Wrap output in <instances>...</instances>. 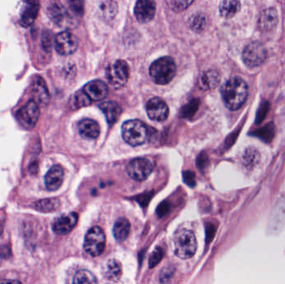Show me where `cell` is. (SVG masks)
I'll return each mask as SVG.
<instances>
[{
  "label": "cell",
  "instance_id": "6da1fadb",
  "mask_svg": "<svg viewBox=\"0 0 285 284\" xmlns=\"http://www.w3.org/2000/svg\"><path fill=\"white\" fill-rule=\"evenodd\" d=\"M248 94V85L241 78H232L221 88V96L224 103L232 111L239 110L244 104Z\"/></svg>",
  "mask_w": 285,
  "mask_h": 284
},
{
  "label": "cell",
  "instance_id": "7a4b0ae2",
  "mask_svg": "<svg viewBox=\"0 0 285 284\" xmlns=\"http://www.w3.org/2000/svg\"><path fill=\"white\" fill-rule=\"evenodd\" d=\"M175 62L171 57L159 58L150 65V75L153 81L159 85H165L170 83L175 77Z\"/></svg>",
  "mask_w": 285,
  "mask_h": 284
},
{
  "label": "cell",
  "instance_id": "3957f363",
  "mask_svg": "<svg viewBox=\"0 0 285 284\" xmlns=\"http://www.w3.org/2000/svg\"><path fill=\"white\" fill-rule=\"evenodd\" d=\"M173 248L176 255L180 259L192 258L197 250V240L194 233L185 228L177 231L173 237Z\"/></svg>",
  "mask_w": 285,
  "mask_h": 284
},
{
  "label": "cell",
  "instance_id": "277c9868",
  "mask_svg": "<svg viewBox=\"0 0 285 284\" xmlns=\"http://www.w3.org/2000/svg\"><path fill=\"white\" fill-rule=\"evenodd\" d=\"M122 136L131 146H139L147 139V127L140 120H128L122 126Z\"/></svg>",
  "mask_w": 285,
  "mask_h": 284
},
{
  "label": "cell",
  "instance_id": "5b68a950",
  "mask_svg": "<svg viewBox=\"0 0 285 284\" xmlns=\"http://www.w3.org/2000/svg\"><path fill=\"white\" fill-rule=\"evenodd\" d=\"M106 237L102 228L95 226L90 228L84 238V248L92 257L100 256L105 248Z\"/></svg>",
  "mask_w": 285,
  "mask_h": 284
},
{
  "label": "cell",
  "instance_id": "8992f818",
  "mask_svg": "<svg viewBox=\"0 0 285 284\" xmlns=\"http://www.w3.org/2000/svg\"><path fill=\"white\" fill-rule=\"evenodd\" d=\"M129 78V67L126 61L117 60L108 66L106 79L115 89L124 86Z\"/></svg>",
  "mask_w": 285,
  "mask_h": 284
},
{
  "label": "cell",
  "instance_id": "52a82bcc",
  "mask_svg": "<svg viewBox=\"0 0 285 284\" xmlns=\"http://www.w3.org/2000/svg\"><path fill=\"white\" fill-rule=\"evenodd\" d=\"M40 114V105L32 99L17 111L16 119L22 128L31 130L37 124Z\"/></svg>",
  "mask_w": 285,
  "mask_h": 284
},
{
  "label": "cell",
  "instance_id": "ba28073f",
  "mask_svg": "<svg viewBox=\"0 0 285 284\" xmlns=\"http://www.w3.org/2000/svg\"><path fill=\"white\" fill-rule=\"evenodd\" d=\"M266 58V49L260 42L250 43L243 49L242 54L243 63L250 68L260 67L264 63Z\"/></svg>",
  "mask_w": 285,
  "mask_h": 284
},
{
  "label": "cell",
  "instance_id": "9c48e42d",
  "mask_svg": "<svg viewBox=\"0 0 285 284\" xmlns=\"http://www.w3.org/2000/svg\"><path fill=\"white\" fill-rule=\"evenodd\" d=\"M154 170V165L150 159L138 158L133 159L128 164L127 172L132 180L142 182L147 180Z\"/></svg>",
  "mask_w": 285,
  "mask_h": 284
},
{
  "label": "cell",
  "instance_id": "30bf717a",
  "mask_svg": "<svg viewBox=\"0 0 285 284\" xmlns=\"http://www.w3.org/2000/svg\"><path fill=\"white\" fill-rule=\"evenodd\" d=\"M54 48L58 54L68 56L74 54L79 46V40L75 34L68 31H63L54 38Z\"/></svg>",
  "mask_w": 285,
  "mask_h": 284
},
{
  "label": "cell",
  "instance_id": "8fae6325",
  "mask_svg": "<svg viewBox=\"0 0 285 284\" xmlns=\"http://www.w3.org/2000/svg\"><path fill=\"white\" fill-rule=\"evenodd\" d=\"M40 10V0H24L19 14V23L24 28L32 25Z\"/></svg>",
  "mask_w": 285,
  "mask_h": 284
},
{
  "label": "cell",
  "instance_id": "7c38bea8",
  "mask_svg": "<svg viewBox=\"0 0 285 284\" xmlns=\"http://www.w3.org/2000/svg\"><path fill=\"white\" fill-rule=\"evenodd\" d=\"M146 111L153 121L163 122L168 116V107L166 102L160 98H153L147 102Z\"/></svg>",
  "mask_w": 285,
  "mask_h": 284
},
{
  "label": "cell",
  "instance_id": "4fadbf2b",
  "mask_svg": "<svg viewBox=\"0 0 285 284\" xmlns=\"http://www.w3.org/2000/svg\"><path fill=\"white\" fill-rule=\"evenodd\" d=\"M156 13L155 0H137L134 8V15L138 22L145 23L151 21Z\"/></svg>",
  "mask_w": 285,
  "mask_h": 284
},
{
  "label": "cell",
  "instance_id": "5bb4252c",
  "mask_svg": "<svg viewBox=\"0 0 285 284\" xmlns=\"http://www.w3.org/2000/svg\"><path fill=\"white\" fill-rule=\"evenodd\" d=\"M31 93L33 100L39 105L46 106L49 102V93L45 80L39 75H36L31 83Z\"/></svg>",
  "mask_w": 285,
  "mask_h": 284
},
{
  "label": "cell",
  "instance_id": "9a60e30c",
  "mask_svg": "<svg viewBox=\"0 0 285 284\" xmlns=\"http://www.w3.org/2000/svg\"><path fill=\"white\" fill-rule=\"evenodd\" d=\"M78 219H79V216L76 212H70L68 215L59 217V219L54 222V226H53L54 233H56L59 235L68 234L76 226Z\"/></svg>",
  "mask_w": 285,
  "mask_h": 284
},
{
  "label": "cell",
  "instance_id": "2e32d148",
  "mask_svg": "<svg viewBox=\"0 0 285 284\" xmlns=\"http://www.w3.org/2000/svg\"><path fill=\"white\" fill-rule=\"evenodd\" d=\"M87 95L92 101H101L107 97L109 88L104 82L101 80H93L84 85L83 88Z\"/></svg>",
  "mask_w": 285,
  "mask_h": 284
},
{
  "label": "cell",
  "instance_id": "e0dca14e",
  "mask_svg": "<svg viewBox=\"0 0 285 284\" xmlns=\"http://www.w3.org/2000/svg\"><path fill=\"white\" fill-rule=\"evenodd\" d=\"M64 172L61 166L54 165L45 175V186L49 191H56L63 182Z\"/></svg>",
  "mask_w": 285,
  "mask_h": 284
},
{
  "label": "cell",
  "instance_id": "ac0fdd59",
  "mask_svg": "<svg viewBox=\"0 0 285 284\" xmlns=\"http://www.w3.org/2000/svg\"><path fill=\"white\" fill-rule=\"evenodd\" d=\"M80 136L84 139H96L100 133V127L93 119H83L78 124Z\"/></svg>",
  "mask_w": 285,
  "mask_h": 284
},
{
  "label": "cell",
  "instance_id": "d6986e66",
  "mask_svg": "<svg viewBox=\"0 0 285 284\" xmlns=\"http://www.w3.org/2000/svg\"><path fill=\"white\" fill-rule=\"evenodd\" d=\"M278 21V13L274 8H269L264 10L259 19V28L262 31L268 32L275 28Z\"/></svg>",
  "mask_w": 285,
  "mask_h": 284
},
{
  "label": "cell",
  "instance_id": "ffe728a7",
  "mask_svg": "<svg viewBox=\"0 0 285 284\" xmlns=\"http://www.w3.org/2000/svg\"><path fill=\"white\" fill-rule=\"evenodd\" d=\"M99 109L103 111L105 115L107 122L110 124H114L118 121L119 117L121 115L122 110L117 102L110 101L104 102L99 104Z\"/></svg>",
  "mask_w": 285,
  "mask_h": 284
},
{
  "label": "cell",
  "instance_id": "44dd1931",
  "mask_svg": "<svg viewBox=\"0 0 285 284\" xmlns=\"http://www.w3.org/2000/svg\"><path fill=\"white\" fill-rule=\"evenodd\" d=\"M220 74L216 70H208L202 75L199 80V85L203 90H209L216 88L220 84Z\"/></svg>",
  "mask_w": 285,
  "mask_h": 284
},
{
  "label": "cell",
  "instance_id": "7402d4cb",
  "mask_svg": "<svg viewBox=\"0 0 285 284\" xmlns=\"http://www.w3.org/2000/svg\"><path fill=\"white\" fill-rule=\"evenodd\" d=\"M130 224L128 219L125 218L118 219L113 228V234L115 239L119 242H123L126 240L130 233Z\"/></svg>",
  "mask_w": 285,
  "mask_h": 284
},
{
  "label": "cell",
  "instance_id": "603a6c76",
  "mask_svg": "<svg viewBox=\"0 0 285 284\" xmlns=\"http://www.w3.org/2000/svg\"><path fill=\"white\" fill-rule=\"evenodd\" d=\"M48 16L49 19L57 25H61L64 21L66 16H67V11L63 7V5L58 2L52 3L49 5L47 10Z\"/></svg>",
  "mask_w": 285,
  "mask_h": 284
},
{
  "label": "cell",
  "instance_id": "cb8c5ba5",
  "mask_svg": "<svg viewBox=\"0 0 285 284\" xmlns=\"http://www.w3.org/2000/svg\"><path fill=\"white\" fill-rule=\"evenodd\" d=\"M239 0H223L220 5V15L225 19H231L240 10Z\"/></svg>",
  "mask_w": 285,
  "mask_h": 284
},
{
  "label": "cell",
  "instance_id": "d4e9b609",
  "mask_svg": "<svg viewBox=\"0 0 285 284\" xmlns=\"http://www.w3.org/2000/svg\"><path fill=\"white\" fill-rule=\"evenodd\" d=\"M122 275L121 264L115 259H111L106 263L104 276L110 281H118Z\"/></svg>",
  "mask_w": 285,
  "mask_h": 284
},
{
  "label": "cell",
  "instance_id": "484cf974",
  "mask_svg": "<svg viewBox=\"0 0 285 284\" xmlns=\"http://www.w3.org/2000/svg\"><path fill=\"white\" fill-rule=\"evenodd\" d=\"M60 207V201L58 198H46L37 201L34 203V208L41 212H53L59 209Z\"/></svg>",
  "mask_w": 285,
  "mask_h": 284
},
{
  "label": "cell",
  "instance_id": "4316f807",
  "mask_svg": "<svg viewBox=\"0 0 285 284\" xmlns=\"http://www.w3.org/2000/svg\"><path fill=\"white\" fill-rule=\"evenodd\" d=\"M274 134H275V127H274V124L272 123L267 124L266 126H264L260 129H257L255 133H253V135L256 136L267 143L271 142L274 137Z\"/></svg>",
  "mask_w": 285,
  "mask_h": 284
},
{
  "label": "cell",
  "instance_id": "83f0119b",
  "mask_svg": "<svg viewBox=\"0 0 285 284\" xmlns=\"http://www.w3.org/2000/svg\"><path fill=\"white\" fill-rule=\"evenodd\" d=\"M72 106L74 109H80V108L87 107L91 104V98L87 95V93L81 89L74 94L72 98Z\"/></svg>",
  "mask_w": 285,
  "mask_h": 284
},
{
  "label": "cell",
  "instance_id": "f1b7e54d",
  "mask_svg": "<svg viewBox=\"0 0 285 284\" xmlns=\"http://www.w3.org/2000/svg\"><path fill=\"white\" fill-rule=\"evenodd\" d=\"M73 282L76 284L97 283L98 280L91 272L88 270H80L75 275Z\"/></svg>",
  "mask_w": 285,
  "mask_h": 284
},
{
  "label": "cell",
  "instance_id": "f546056e",
  "mask_svg": "<svg viewBox=\"0 0 285 284\" xmlns=\"http://www.w3.org/2000/svg\"><path fill=\"white\" fill-rule=\"evenodd\" d=\"M193 2L194 0H168L171 9L175 12H182L187 10Z\"/></svg>",
  "mask_w": 285,
  "mask_h": 284
},
{
  "label": "cell",
  "instance_id": "4dcf8cb0",
  "mask_svg": "<svg viewBox=\"0 0 285 284\" xmlns=\"http://www.w3.org/2000/svg\"><path fill=\"white\" fill-rule=\"evenodd\" d=\"M68 7L76 16H82L84 12V0H68Z\"/></svg>",
  "mask_w": 285,
  "mask_h": 284
},
{
  "label": "cell",
  "instance_id": "1f68e13d",
  "mask_svg": "<svg viewBox=\"0 0 285 284\" xmlns=\"http://www.w3.org/2000/svg\"><path fill=\"white\" fill-rule=\"evenodd\" d=\"M199 101L198 99H194L191 102H189L186 106L182 109V116L185 118H190L193 116L199 108Z\"/></svg>",
  "mask_w": 285,
  "mask_h": 284
},
{
  "label": "cell",
  "instance_id": "d6a6232c",
  "mask_svg": "<svg viewBox=\"0 0 285 284\" xmlns=\"http://www.w3.org/2000/svg\"><path fill=\"white\" fill-rule=\"evenodd\" d=\"M163 257H164V250H162L161 247H157L156 250L153 252L149 260L150 268H155V266L158 265V263L161 261Z\"/></svg>",
  "mask_w": 285,
  "mask_h": 284
},
{
  "label": "cell",
  "instance_id": "836d02e7",
  "mask_svg": "<svg viewBox=\"0 0 285 284\" xmlns=\"http://www.w3.org/2000/svg\"><path fill=\"white\" fill-rule=\"evenodd\" d=\"M41 45L43 49L45 51H50L52 46H53V38L51 33L49 31H44L42 33V39H41Z\"/></svg>",
  "mask_w": 285,
  "mask_h": 284
},
{
  "label": "cell",
  "instance_id": "e575fe53",
  "mask_svg": "<svg viewBox=\"0 0 285 284\" xmlns=\"http://www.w3.org/2000/svg\"><path fill=\"white\" fill-rule=\"evenodd\" d=\"M206 20L204 19V17L202 16V15H198V16L194 17V19L191 20V27L194 28L195 30H198V29H202V28H204V25H205Z\"/></svg>",
  "mask_w": 285,
  "mask_h": 284
},
{
  "label": "cell",
  "instance_id": "d590c367",
  "mask_svg": "<svg viewBox=\"0 0 285 284\" xmlns=\"http://www.w3.org/2000/svg\"><path fill=\"white\" fill-rule=\"evenodd\" d=\"M269 103L265 102L264 104L262 105L259 112H258L257 116H256V124H261L264 118L266 116L269 111Z\"/></svg>",
  "mask_w": 285,
  "mask_h": 284
},
{
  "label": "cell",
  "instance_id": "8d00e7d4",
  "mask_svg": "<svg viewBox=\"0 0 285 284\" xmlns=\"http://www.w3.org/2000/svg\"><path fill=\"white\" fill-rule=\"evenodd\" d=\"M184 180L189 186L194 187L196 184L194 173L191 171H186V172H184Z\"/></svg>",
  "mask_w": 285,
  "mask_h": 284
},
{
  "label": "cell",
  "instance_id": "74e56055",
  "mask_svg": "<svg viewBox=\"0 0 285 284\" xmlns=\"http://www.w3.org/2000/svg\"><path fill=\"white\" fill-rule=\"evenodd\" d=\"M168 211H169V203H167V202H163L158 207L157 214L159 217L164 216L168 214Z\"/></svg>",
  "mask_w": 285,
  "mask_h": 284
},
{
  "label": "cell",
  "instance_id": "f35d334b",
  "mask_svg": "<svg viewBox=\"0 0 285 284\" xmlns=\"http://www.w3.org/2000/svg\"><path fill=\"white\" fill-rule=\"evenodd\" d=\"M171 273H173V272H171V271L169 270V268L167 269V270L163 271L161 273V275H160V281H161V282H167L168 278H170L169 276H170Z\"/></svg>",
  "mask_w": 285,
  "mask_h": 284
},
{
  "label": "cell",
  "instance_id": "ab89813d",
  "mask_svg": "<svg viewBox=\"0 0 285 284\" xmlns=\"http://www.w3.org/2000/svg\"><path fill=\"white\" fill-rule=\"evenodd\" d=\"M0 282H5V283H6V282H13V283H14V282H17V283H19V281H17V280H0Z\"/></svg>",
  "mask_w": 285,
  "mask_h": 284
},
{
  "label": "cell",
  "instance_id": "60d3db41",
  "mask_svg": "<svg viewBox=\"0 0 285 284\" xmlns=\"http://www.w3.org/2000/svg\"><path fill=\"white\" fill-rule=\"evenodd\" d=\"M5 258H6V255H4L3 251H0V262H1V259H5Z\"/></svg>",
  "mask_w": 285,
  "mask_h": 284
}]
</instances>
